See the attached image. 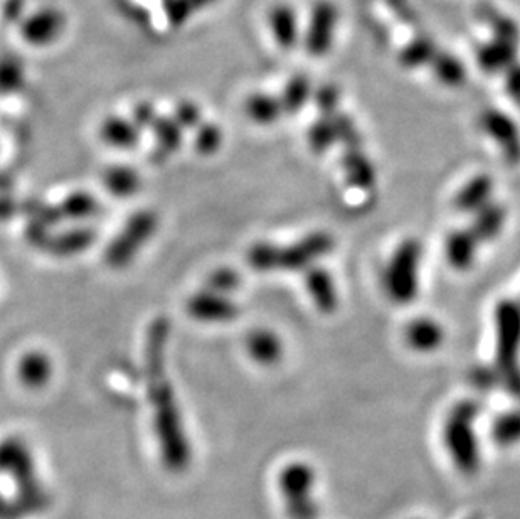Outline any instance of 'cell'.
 Segmentation results:
<instances>
[{
  "mask_svg": "<svg viewBox=\"0 0 520 519\" xmlns=\"http://www.w3.org/2000/svg\"><path fill=\"white\" fill-rule=\"evenodd\" d=\"M483 132L500 145L505 159L520 161V132L514 120L500 110H487L480 117Z\"/></svg>",
  "mask_w": 520,
  "mask_h": 519,
  "instance_id": "30bf717a",
  "label": "cell"
},
{
  "mask_svg": "<svg viewBox=\"0 0 520 519\" xmlns=\"http://www.w3.org/2000/svg\"><path fill=\"white\" fill-rule=\"evenodd\" d=\"M12 181L9 177L4 176V174H0V194L4 193L11 186Z\"/></svg>",
  "mask_w": 520,
  "mask_h": 519,
  "instance_id": "7dc6e473",
  "label": "cell"
},
{
  "mask_svg": "<svg viewBox=\"0 0 520 519\" xmlns=\"http://www.w3.org/2000/svg\"><path fill=\"white\" fill-rule=\"evenodd\" d=\"M337 144H344L347 149H362V135L357 129L356 122L349 115L337 112L332 115Z\"/></svg>",
  "mask_w": 520,
  "mask_h": 519,
  "instance_id": "836d02e7",
  "label": "cell"
},
{
  "mask_svg": "<svg viewBox=\"0 0 520 519\" xmlns=\"http://www.w3.org/2000/svg\"><path fill=\"white\" fill-rule=\"evenodd\" d=\"M494 439L500 444H515L520 440V412H509L494 423Z\"/></svg>",
  "mask_w": 520,
  "mask_h": 519,
  "instance_id": "8d00e7d4",
  "label": "cell"
},
{
  "mask_svg": "<svg viewBox=\"0 0 520 519\" xmlns=\"http://www.w3.org/2000/svg\"><path fill=\"white\" fill-rule=\"evenodd\" d=\"M477 415V403L462 402L453 408L446 420V447L463 471H473L478 466L477 435L473 427Z\"/></svg>",
  "mask_w": 520,
  "mask_h": 519,
  "instance_id": "5b68a950",
  "label": "cell"
},
{
  "mask_svg": "<svg viewBox=\"0 0 520 519\" xmlns=\"http://www.w3.org/2000/svg\"><path fill=\"white\" fill-rule=\"evenodd\" d=\"M433 73L445 86H460L467 80V70L462 61L450 53H438L431 61Z\"/></svg>",
  "mask_w": 520,
  "mask_h": 519,
  "instance_id": "83f0119b",
  "label": "cell"
},
{
  "mask_svg": "<svg viewBox=\"0 0 520 519\" xmlns=\"http://www.w3.org/2000/svg\"><path fill=\"white\" fill-rule=\"evenodd\" d=\"M334 250V238L327 233H312L288 248L278 247L276 270L305 272Z\"/></svg>",
  "mask_w": 520,
  "mask_h": 519,
  "instance_id": "52a82bcc",
  "label": "cell"
},
{
  "mask_svg": "<svg viewBox=\"0 0 520 519\" xmlns=\"http://www.w3.org/2000/svg\"><path fill=\"white\" fill-rule=\"evenodd\" d=\"M26 86V66L17 56L0 58V95H14Z\"/></svg>",
  "mask_w": 520,
  "mask_h": 519,
  "instance_id": "4316f807",
  "label": "cell"
},
{
  "mask_svg": "<svg viewBox=\"0 0 520 519\" xmlns=\"http://www.w3.org/2000/svg\"><path fill=\"white\" fill-rule=\"evenodd\" d=\"M150 132L154 135V157L155 162H165L172 154H176L181 149L182 134L184 129L177 124L174 117L157 115L154 124L150 127Z\"/></svg>",
  "mask_w": 520,
  "mask_h": 519,
  "instance_id": "9a60e30c",
  "label": "cell"
},
{
  "mask_svg": "<svg viewBox=\"0 0 520 519\" xmlns=\"http://www.w3.org/2000/svg\"><path fill=\"white\" fill-rule=\"evenodd\" d=\"M312 98V86L305 76H295L290 80L282 95L283 113H298L305 107V103Z\"/></svg>",
  "mask_w": 520,
  "mask_h": 519,
  "instance_id": "f546056e",
  "label": "cell"
},
{
  "mask_svg": "<svg viewBox=\"0 0 520 519\" xmlns=\"http://www.w3.org/2000/svg\"><path fill=\"white\" fill-rule=\"evenodd\" d=\"M159 215L152 209H142L128 218L122 230L108 243L105 263L112 270H123L132 265L138 253L154 238L159 230Z\"/></svg>",
  "mask_w": 520,
  "mask_h": 519,
  "instance_id": "277c9868",
  "label": "cell"
},
{
  "mask_svg": "<svg viewBox=\"0 0 520 519\" xmlns=\"http://www.w3.org/2000/svg\"><path fill=\"white\" fill-rule=\"evenodd\" d=\"M17 215H21V201H17L7 193L0 194V223L12 220Z\"/></svg>",
  "mask_w": 520,
  "mask_h": 519,
  "instance_id": "f6af8a7d",
  "label": "cell"
},
{
  "mask_svg": "<svg viewBox=\"0 0 520 519\" xmlns=\"http://www.w3.org/2000/svg\"><path fill=\"white\" fill-rule=\"evenodd\" d=\"M98 238L95 228L80 225L76 228H69L63 233H51L48 245L43 252L58 258L76 257L80 253L86 252Z\"/></svg>",
  "mask_w": 520,
  "mask_h": 519,
  "instance_id": "8fae6325",
  "label": "cell"
},
{
  "mask_svg": "<svg viewBox=\"0 0 520 519\" xmlns=\"http://www.w3.org/2000/svg\"><path fill=\"white\" fill-rule=\"evenodd\" d=\"M164 12L172 27H181L196 12L191 0H164Z\"/></svg>",
  "mask_w": 520,
  "mask_h": 519,
  "instance_id": "f35d334b",
  "label": "cell"
},
{
  "mask_svg": "<svg viewBox=\"0 0 520 519\" xmlns=\"http://www.w3.org/2000/svg\"><path fill=\"white\" fill-rule=\"evenodd\" d=\"M423 248L420 241L404 240L383 273V287L394 304L408 305L416 299L420 289V265Z\"/></svg>",
  "mask_w": 520,
  "mask_h": 519,
  "instance_id": "3957f363",
  "label": "cell"
},
{
  "mask_svg": "<svg viewBox=\"0 0 520 519\" xmlns=\"http://www.w3.org/2000/svg\"><path fill=\"white\" fill-rule=\"evenodd\" d=\"M192 6L196 7V11L206 9V7L213 6L216 0H191Z\"/></svg>",
  "mask_w": 520,
  "mask_h": 519,
  "instance_id": "bcb514c9",
  "label": "cell"
},
{
  "mask_svg": "<svg viewBox=\"0 0 520 519\" xmlns=\"http://www.w3.org/2000/svg\"><path fill=\"white\" fill-rule=\"evenodd\" d=\"M519 44L495 39L478 49L477 61L487 73H505L517 63Z\"/></svg>",
  "mask_w": 520,
  "mask_h": 519,
  "instance_id": "e0dca14e",
  "label": "cell"
},
{
  "mask_svg": "<svg viewBox=\"0 0 520 519\" xmlns=\"http://www.w3.org/2000/svg\"><path fill=\"white\" fill-rule=\"evenodd\" d=\"M187 312L196 321L218 324L234 321L239 316V307L229 295L204 289L189 297Z\"/></svg>",
  "mask_w": 520,
  "mask_h": 519,
  "instance_id": "9c48e42d",
  "label": "cell"
},
{
  "mask_svg": "<svg viewBox=\"0 0 520 519\" xmlns=\"http://www.w3.org/2000/svg\"><path fill=\"white\" fill-rule=\"evenodd\" d=\"M497 329V363L500 383L520 398V302L504 300L495 311Z\"/></svg>",
  "mask_w": 520,
  "mask_h": 519,
  "instance_id": "7a4b0ae2",
  "label": "cell"
},
{
  "mask_svg": "<svg viewBox=\"0 0 520 519\" xmlns=\"http://www.w3.org/2000/svg\"><path fill=\"white\" fill-rule=\"evenodd\" d=\"M103 186L115 198H130L138 193V189L142 186V177L133 167L120 164V166L108 167L103 174Z\"/></svg>",
  "mask_w": 520,
  "mask_h": 519,
  "instance_id": "cb8c5ba5",
  "label": "cell"
},
{
  "mask_svg": "<svg viewBox=\"0 0 520 519\" xmlns=\"http://www.w3.org/2000/svg\"><path fill=\"white\" fill-rule=\"evenodd\" d=\"M172 117L184 130H196L204 122L201 108L197 107L196 103L189 102V100L179 103Z\"/></svg>",
  "mask_w": 520,
  "mask_h": 519,
  "instance_id": "ab89813d",
  "label": "cell"
},
{
  "mask_svg": "<svg viewBox=\"0 0 520 519\" xmlns=\"http://www.w3.org/2000/svg\"><path fill=\"white\" fill-rule=\"evenodd\" d=\"M445 341V331L430 317H420L406 327V343L418 353H431Z\"/></svg>",
  "mask_w": 520,
  "mask_h": 519,
  "instance_id": "ac0fdd59",
  "label": "cell"
},
{
  "mask_svg": "<svg viewBox=\"0 0 520 519\" xmlns=\"http://www.w3.org/2000/svg\"><path fill=\"white\" fill-rule=\"evenodd\" d=\"M26 7L27 0H6L4 4H2V12H0V16L4 21L9 22V24H21L22 19L26 17Z\"/></svg>",
  "mask_w": 520,
  "mask_h": 519,
  "instance_id": "7bdbcfd3",
  "label": "cell"
},
{
  "mask_svg": "<svg viewBox=\"0 0 520 519\" xmlns=\"http://www.w3.org/2000/svg\"><path fill=\"white\" fill-rule=\"evenodd\" d=\"M246 351L255 363L270 366L282 359V339L278 338L273 331L258 329V331L251 332L250 336L246 338Z\"/></svg>",
  "mask_w": 520,
  "mask_h": 519,
  "instance_id": "ffe728a7",
  "label": "cell"
},
{
  "mask_svg": "<svg viewBox=\"0 0 520 519\" xmlns=\"http://www.w3.org/2000/svg\"><path fill=\"white\" fill-rule=\"evenodd\" d=\"M305 285H307L308 294L317 305V309L330 314L337 309L339 305V292L337 285L325 268L310 267L305 270Z\"/></svg>",
  "mask_w": 520,
  "mask_h": 519,
  "instance_id": "4fadbf2b",
  "label": "cell"
},
{
  "mask_svg": "<svg viewBox=\"0 0 520 519\" xmlns=\"http://www.w3.org/2000/svg\"><path fill=\"white\" fill-rule=\"evenodd\" d=\"M478 243L480 241L470 228L453 231L446 240V258L450 265L457 270H467L472 267L477 257Z\"/></svg>",
  "mask_w": 520,
  "mask_h": 519,
  "instance_id": "44dd1931",
  "label": "cell"
},
{
  "mask_svg": "<svg viewBox=\"0 0 520 519\" xmlns=\"http://www.w3.org/2000/svg\"><path fill=\"white\" fill-rule=\"evenodd\" d=\"M63 221H86L101 213V203L88 191H75L58 203Z\"/></svg>",
  "mask_w": 520,
  "mask_h": 519,
  "instance_id": "603a6c76",
  "label": "cell"
},
{
  "mask_svg": "<svg viewBox=\"0 0 520 519\" xmlns=\"http://www.w3.org/2000/svg\"><path fill=\"white\" fill-rule=\"evenodd\" d=\"M169 338V319L165 316L155 317L147 327L145 336V378L152 407L155 439L160 447L162 461L170 471H182L191 462L192 449L182 420L176 388L167 373Z\"/></svg>",
  "mask_w": 520,
  "mask_h": 519,
  "instance_id": "6da1fadb",
  "label": "cell"
},
{
  "mask_svg": "<svg viewBox=\"0 0 520 519\" xmlns=\"http://www.w3.org/2000/svg\"><path fill=\"white\" fill-rule=\"evenodd\" d=\"M505 90L509 97L520 105V63H515L505 71Z\"/></svg>",
  "mask_w": 520,
  "mask_h": 519,
  "instance_id": "ee69618b",
  "label": "cell"
},
{
  "mask_svg": "<svg viewBox=\"0 0 520 519\" xmlns=\"http://www.w3.org/2000/svg\"><path fill=\"white\" fill-rule=\"evenodd\" d=\"M246 115L258 125L275 124L283 115L280 97L270 93H253L245 103Z\"/></svg>",
  "mask_w": 520,
  "mask_h": 519,
  "instance_id": "484cf974",
  "label": "cell"
},
{
  "mask_svg": "<svg viewBox=\"0 0 520 519\" xmlns=\"http://www.w3.org/2000/svg\"><path fill=\"white\" fill-rule=\"evenodd\" d=\"M342 166L347 181L351 182L354 188L369 191L376 186V169L369 161V157L364 154V150L347 149L342 159Z\"/></svg>",
  "mask_w": 520,
  "mask_h": 519,
  "instance_id": "7402d4cb",
  "label": "cell"
},
{
  "mask_svg": "<svg viewBox=\"0 0 520 519\" xmlns=\"http://www.w3.org/2000/svg\"><path fill=\"white\" fill-rule=\"evenodd\" d=\"M241 277L233 268L223 267L214 270L206 280L204 289L216 292V294L231 295L238 289Z\"/></svg>",
  "mask_w": 520,
  "mask_h": 519,
  "instance_id": "e575fe53",
  "label": "cell"
},
{
  "mask_svg": "<svg viewBox=\"0 0 520 519\" xmlns=\"http://www.w3.org/2000/svg\"><path fill=\"white\" fill-rule=\"evenodd\" d=\"M339 24V11L329 0H320L310 12L307 31H305V48L314 56L329 53L334 44L335 31Z\"/></svg>",
  "mask_w": 520,
  "mask_h": 519,
  "instance_id": "ba28073f",
  "label": "cell"
},
{
  "mask_svg": "<svg viewBox=\"0 0 520 519\" xmlns=\"http://www.w3.org/2000/svg\"><path fill=\"white\" fill-rule=\"evenodd\" d=\"M268 24H270L271 34L280 48L292 49L297 46L300 36H302V29H300L297 11L293 7H273L270 17H268Z\"/></svg>",
  "mask_w": 520,
  "mask_h": 519,
  "instance_id": "2e32d148",
  "label": "cell"
},
{
  "mask_svg": "<svg viewBox=\"0 0 520 519\" xmlns=\"http://www.w3.org/2000/svg\"><path fill=\"white\" fill-rule=\"evenodd\" d=\"M308 142H310V147L319 154H324L325 150H329L332 145L337 144L332 115L330 117L324 115L319 122L312 125V129L308 130Z\"/></svg>",
  "mask_w": 520,
  "mask_h": 519,
  "instance_id": "d6a6232c",
  "label": "cell"
},
{
  "mask_svg": "<svg viewBox=\"0 0 520 519\" xmlns=\"http://www.w3.org/2000/svg\"><path fill=\"white\" fill-rule=\"evenodd\" d=\"M489 24L494 31L495 39H502V41L514 44L520 43L519 26L510 17L502 16L499 12H492L489 16Z\"/></svg>",
  "mask_w": 520,
  "mask_h": 519,
  "instance_id": "74e56055",
  "label": "cell"
},
{
  "mask_svg": "<svg viewBox=\"0 0 520 519\" xmlns=\"http://www.w3.org/2000/svg\"><path fill=\"white\" fill-rule=\"evenodd\" d=\"M223 130L213 122H202L196 129L194 147L202 156H213L223 145Z\"/></svg>",
  "mask_w": 520,
  "mask_h": 519,
  "instance_id": "1f68e13d",
  "label": "cell"
},
{
  "mask_svg": "<svg viewBox=\"0 0 520 519\" xmlns=\"http://www.w3.org/2000/svg\"><path fill=\"white\" fill-rule=\"evenodd\" d=\"M438 54L435 43L430 38L414 39L401 53V63L406 68H420V66L431 65V61Z\"/></svg>",
  "mask_w": 520,
  "mask_h": 519,
  "instance_id": "4dcf8cb0",
  "label": "cell"
},
{
  "mask_svg": "<svg viewBox=\"0 0 520 519\" xmlns=\"http://www.w3.org/2000/svg\"><path fill=\"white\" fill-rule=\"evenodd\" d=\"M21 215L26 216L27 223L46 226L49 230H53L63 221L58 204L44 203L41 199L21 201Z\"/></svg>",
  "mask_w": 520,
  "mask_h": 519,
  "instance_id": "f1b7e54d",
  "label": "cell"
},
{
  "mask_svg": "<svg viewBox=\"0 0 520 519\" xmlns=\"http://www.w3.org/2000/svg\"><path fill=\"white\" fill-rule=\"evenodd\" d=\"M66 29V16L58 7H41L29 12L19 24V34L32 48H46L56 43Z\"/></svg>",
  "mask_w": 520,
  "mask_h": 519,
  "instance_id": "8992f818",
  "label": "cell"
},
{
  "mask_svg": "<svg viewBox=\"0 0 520 519\" xmlns=\"http://www.w3.org/2000/svg\"><path fill=\"white\" fill-rule=\"evenodd\" d=\"M315 103L325 117H330L339 112L340 93L335 86L325 85L315 93Z\"/></svg>",
  "mask_w": 520,
  "mask_h": 519,
  "instance_id": "60d3db41",
  "label": "cell"
},
{
  "mask_svg": "<svg viewBox=\"0 0 520 519\" xmlns=\"http://www.w3.org/2000/svg\"><path fill=\"white\" fill-rule=\"evenodd\" d=\"M276 260H278V247L273 243H255L248 252V263L258 272L276 270Z\"/></svg>",
  "mask_w": 520,
  "mask_h": 519,
  "instance_id": "d590c367",
  "label": "cell"
},
{
  "mask_svg": "<svg viewBox=\"0 0 520 519\" xmlns=\"http://www.w3.org/2000/svg\"><path fill=\"white\" fill-rule=\"evenodd\" d=\"M492 191H494L492 177L485 176V174L475 176L458 191L455 196V206L462 213L475 215L485 204L492 201Z\"/></svg>",
  "mask_w": 520,
  "mask_h": 519,
  "instance_id": "d6986e66",
  "label": "cell"
},
{
  "mask_svg": "<svg viewBox=\"0 0 520 519\" xmlns=\"http://www.w3.org/2000/svg\"><path fill=\"white\" fill-rule=\"evenodd\" d=\"M17 378L29 390H41L53 378V361L44 351H27L17 363Z\"/></svg>",
  "mask_w": 520,
  "mask_h": 519,
  "instance_id": "7c38bea8",
  "label": "cell"
},
{
  "mask_svg": "<svg viewBox=\"0 0 520 519\" xmlns=\"http://www.w3.org/2000/svg\"><path fill=\"white\" fill-rule=\"evenodd\" d=\"M130 118H132L133 124L137 125L138 129L150 130V127L155 122V118H157V110H155L154 103H137Z\"/></svg>",
  "mask_w": 520,
  "mask_h": 519,
  "instance_id": "b9f144b4",
  "label": "cell"
},
{
  "mask_svg": "<svg viewBox=\"0 0 520 519\" xmlns=\"http://www.w3.org/2000/svg\"><path fill=\"white\" fill-rule=\"evenodd\" d=\"M100 139L115 149H133L142 140V130L133 124L132 118L108 115L100 124Z\"/></svg>",
  "mask_w": 520,
  "mask_h": 519,
  "instance_id": "5bb4252c",
  "label": "cell"
},
{
  "mask_svg": "<svg viewBox=\"0 0 520 519\" xmlns=\"http://www.w3.org/2000/svg\"><path fill=\"white\" fill-rule=\"evenodd\" d=\"M504 225L505 209L500 204L490 201L489 204H485L480 211L475 213V220H473L470 230H472L473 235L477 236L480 243H485V241H492L497 238Z\"/></svg>",
  "mask_w": 520,
  "mask_h": 519,
  "instance_id": "d4e9b609",
  "label": "cell"
}]
</instances>
